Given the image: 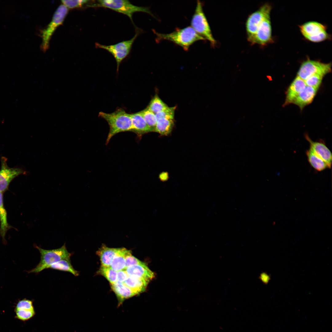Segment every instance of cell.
<instances>
[{
	"label": "cell",
	"instance_id": "8fae6325",
	"mask_svg": "<svg viewBox=\"0 0 332 332\" xmlns=\"http://www.w3.org/2000/svg\"><path fill=\"white\" fill-rule=\"evenodd\" d=\"M271 5L268 3H265L249 16L246 25L247 39L249 42L255 35L266 14L271 12Z\"/></svg>",
	"mask_w": 332,
	"mask_h": 332
},
{
	"label": "cell",
	"instance_id": "7a4b0ae2",
	"mask_svg": "<svg viewBox=\"0 0 332 332\" xmlns=\"http://www.w3.org/2000/svg\"><path fill=\"white\" fill-rule=\"evenodd\" d=\"M99 116L105 120L109 126V131L106 142V144L117 133L132 131L131 114L126 113L123 109H118L111 113L101 112L99 113Z\"/></svg>",
	"mask_w": 332,
	"mask_h": 332
},
{
	"label": "cell",
	"instance_id": "9a60e30c",
	"mask_svg": "<svg viewBox=\"0 0 332 332\" xmlns=\"http://www.w3.org/2000/svg\"><path fill=\"white\" fill-rule=\"evenodd\" d=\"M318 90L306 85L304 89L295 98L292 104L298 106L302 110L305 106L312 102Z\"/></svg>",
	"mask_w": 332,
	"mask_h": 332
},
{
	"label": "cell",
	"instance_id": "2e32d148",
	"mask_svg": "<svg viewBox=\"0 0 332 332\" xmlns=\"http://www.w3.org/2000/svg\"><path fill=\"white\" fill-rule=\"evenodd\" d=\"M129 276L142 278L149 281L155 277L154 273L146 265H138L129 267L125 269Z\"/></svg>",
	"mask_w": 332,
	"mask_h": 332
},
{
	"label": "cell",
	"instance_id": "d6986e66",
	"mask_svg": "<svg viewBox=\"0 0 332 332\" xmlns=\"http://www.w3.org/2000/svg\"><path fill=\"white\" fill-rule=\"evenodd\" d=\"M131 253V251L125 248H118L111 263L110 267L116 271L125 270L126 268V257Z\"/></svg>",
	"mask_w": 332,
	"mask_h": 332
},
{
	"label": "cell",
	"instance_id": "4fadbf2b",
	"mask_svg": "<svg viewBox=\"0 0 332 332\" xmlns=\"http://www.w3.org/2000/svg\"><path fill=\"white\" fill-rule=\"evenodd\" d=\"M305 137L310 144V148L326 163L328 168H330L332 164V153L325 143L322 141H313L307 134H305Z\"/></svg>",
	"mask_w": 332,
	"mask_h": 332
},
{
	"label": "cell",
	"instance_id": "d6a6232c",
	"mask_svg": "<svg viewBox=\"0 0 332 332\" xmlns=\"http://www.w3.org/2000/svg\"><path fill=\"white\" fill-rule=\"evenodd\" d=\"M15 309L27 310H34V308L32 301L23 299L19 301L17 303Z\"/></svg>",
	"mask_w": 332,
	"mask_h": 332
},
{
	"label": "cell",
	"instance_id": "484cf974",
	"mask_svg": "<svg viewBox=\"0 0 332 332\" xmlns=\"http://www.w3.org/2000/svg\"><path fill=\"white\" fill-rule=\"evenodd\" d=\"M157 94L152 99L147 108L150 111L156 114L168 107Z\"/></svg>",
	"mask_w": 332,
	"mask_h": 332
},
{
	"label": "cell",
	"instance_id": "8992f818",
	"mask_svg": "<svg viewBox=\"0 0 332 332\" xmlns=\"http://www.w3.org/2000/svg\"><path fill=\"white\" fill-rule=\"evenodd\" d=\"M136 30L134 36L129 40L110 45H103L98 43H96L97 48L107 50L114 57L117 63V71H118L121 62L129 54L133 44L140 32L139 29Z\"/></svg>",
	"mask_w": 332,
	"mask_h": 332
},
{
	"label": "cell",
	"instance_id": "7402d4cb",
	"mask_svg": "<svg viewBox=\"0 0 332 332\" xmlns=\"http://www.w3.org/2000/svg\"><path fill=\"white\" fill-rule=\"evenodd\" d=\"M11 227H12L7 221V213L4 205L3 193L0 192V235L3 241L5 242L6 233Z\"/></svg>",
	"mask_w": 332,
	"mask_h": 332
},
{
	"label": "cell",
	"instance_id": "ba28073f",
	"mask_svg": "<svg viewBox=\"0 0 332 332\" xmlns=\"http://www.w3.org/2000/svg\"><path fill=\"white\" fill-rule=\"evenodd\" d=\"M300 31L307 40L314 42H319L330 39L326 27L322 23L310 21L299 26Z\"/></svg>",
	"mask_w": 332,
	"mask_h": 332
},
{
	"label": "cell",
	"instance_id": "9c48e42d",
	"mask_svg": "<svg viewBox=\"0 0 332 332\" xmlns=\"http://www.w3.org/2000/svg\"><path fill=\"white\" fill-rule=\"evenodd\" d=\"M68 8L62 4L59 6L55 12L51 22L42 31V50L45 51L48 49L51 37L57 27L63 22L68 12Z\"/></svg>",
	"mask_w": 332,
	"mask_h": 332
},
{
	"label": "cell",
	"instance_id": "836d02e7",
	"mask_svg": "<svg viewBox=\"0 0 332 332\" xmlns=\"http://www.w3.org/2000/svg\"><path fill=\"white\" fill-rule=\"evenodd\" d=\"M126 268L133 265H142L145 263L140 261L137 258L132 255V253L127 255L125 258Z\"/></svg>",
	"mask_w": 332,
	"mask_h": 332
},
{
	"label": "cell",
	"instance_id": "3957f363",
	"mask_svg": "<svg viewBox=\"0 0 332 332\" xmlns=\"http://www.w3.org/2000/svg\"><path fill=\"white\" fill-rule=\"evenodd\" d=\"M90 6L107 8L122 14L128 17L133 23L132 15L136 12H143L154 16L148 7L135 5L126 0H97Z\"/></svg>",
	"mask_w": 332,
	"mask_h": 332
},
{
	"label": "cell",
	"instance_id": "30bf717a",
	"mask_svg": "<svg viewBox=\"0 0 332 332\" xmlns=\"http://www.w3.org/2000/svg\"><path fill=\"white\" fill-rule=\"evenodd\" d=\"M1 166L0 170V192L2 193L7 191L11 182L21 174H26V172L21 168H10L7 164V158L1 157Z\"/></svg>",
	"mask_w": 332,
	"mask_h": 332
},
{
	"label": "cell",
	"instance_id": "6da1fadb",
	"mask_svg": "<svg viewBox=\"0 0 332 332\" xmlns=\"http://www.w3.org/2000/svg\"><path fill=\"white\" fill-rule=\"evenodd\" d=\"M153 31L156 36L157 42L162 40H168L181 47L185 51L188 50L190 46L196 42L205 40L191 26L182 29L177 28L169 34L159 33L154 30Z\"/></svg>",
	"mask_w": 332,
	"mask_h": 332
},
{
	"label": "cell",
	"instance_id": "f546056e",
	"mask_svg": "<svg viewBox=\"0 0 332 332\" xmlns=\"http://www.w3.org/2000/svg\"><path fill=\"white\" fill-rule=\"evenodd\" d=\"M176 107H169L155 114L158 120L161 119L173 120Z\"/></svg>",
	"mask_w": 332,
	"mask_h": 332
},
{
	"label": "cell",
	"instance_id": "52a82bcc",
	"mask_svg": "<svg viewBox=\"0 0 332 332\" xmlns=\"http://www.w3.org/2000/svg\"><path fill=\"white\" fill-rule=\"evenodd\" d=\"M331 63H326L308 58L301 65L297 76L304 81L314 74L324 77L331 72Z\"/></svg>",
	"mask_w": 332,
	"mask_h": 332
},
{
	"label": "cell",
	"instance_id": "277c9868",
	"mask_svg": "<svg viewBox=\"0 0 332 332\" xmlns=\"http://www.w3.org/2000/svg\"><path fill=\"white\" fill-rule=\"evenodd\" d=\"M41 254V260L36 267L29 273H38L49 268L53 264L64 259H70L71 254L67 249L65 244L60 248L52 250H45L36 246Z\"/></svg>",
	"mask_w": 332,
	"mask_h": 332
},
{
	"label": "cell",
	"instance_id": "4dcf8cb0",
	"mask_svg": "<svg viewBox=\"0 0 332 332\" xmlns=\"http://www.w3.org/2000/svg\"><path fill=\"white\" fill-rule=\"evenodd\" d=\"M323 77L318 74H314L310 77L304 81L307 86L318 89Z\"/></svg>",
	"mask_w": 332,
	"mask_h": 332
},
{
	"label": "cell",
	"instance_id": "7c38bea8",
	"mask_svg": "<svg viewBox=\"0 0 332 332\" xmlns=\"http://www.w3.org/2000/svg\"><path fill=\"white\" fill-rule=\"evenodd\" d=\"M271 12L265 15L259 25L255 35L249 41L252 44L265 45L272 42Z\"/></svg>",
	"mask_w": 332,
	"mask_h": 332
},
{
	"label": "cell",
	"instance_id": "44dd1931",
	"mask_svg": "<svg viewBox=\"0 0 332 332\" xmlns=\"http://www.w3.org/2000/svg\"><path fill=\"white\" fill-rule=\"evenodd\" d=\"M118 249V248H110L103 244L96 252L100 257L101 266L110 267Z\"/></svg>",
	"mask_w": 332,
	"mask_h": 332
},
{
	"label": "cell",
	"instance_id": "cb8c5ba5",
	"mask_svg": "<svg viewBox=\"0 0 332 332\" xmlns=\"http://www.w3.org/2000/svg\"><path fill=\"white\" fill-rule=\"evenodd\" d=\"M174 125L173 120L161 119L157 120L155 132L167 135L171 132Z\"/></svg>",
	"mask_w": 332,
	"mask_h": 332
},
{
	"label": "cell",
	"instance_id": "d4e9b609",
	"mask_svg": "<svg viewBox=\"0 0 332 332\" xmlns=\"http://www.w3.org/2000/svg\"><path fill=\"white\" fill-rule=\"evenodd\" d=\"M49 268L68 272L75 276H78L79 275V272L75 270L73 267L70 259H64L61 260L51 265Z\"/></svg>",
	"mask_w": 332,
	"mask_h": 332
},
{
	"label": "cell",
	"instance_id": "f1b7e54d",
	"mask_svg": "<svg viewBox=\"0 0 332 332\" xmlns=\"http://www.w3.org/2000/svg\"><path fill=\"white\" fill-rule=\"evenodd\" d=\"M16 317L23 321L28 320L33 317L35 314L34 310L15 309Z\"/></svg>",
	"mask_w": 332,
	"mask_h": 332
},
{
	"label": "cell",
	"instance_id": "4316f807",
	"mask_svg": "<svg viewBox=\"0 0 332 332\" xmlns=\"http://www.w3.org/2000/svg\"><path fill=\"white\" fill-rule=\"evenodd\" d=\"M140 112L152 132L155 131L157 122L155 114L147 108Z\"/></svg>",
	"mask_w": 332,
	"mask_h": 332
},
{
	"label": "cell",
	"instance_id": "ffe728a7",
	"mask_svg": "<svg viewBox=\"0 0 332 332\" xmlns=\"http://www.w3.org/2000/svg\"><path fill=\"white\" fill-rule=\"evenodd\" d=\"M149 282L142 278L129 276L123 283L139 294L145 290Z\"/></svg>",
	"mask_w": 332,
	"mask_h": 332
},
{
	"label": "cell",
	"instance_id": "5b68a950",
	"mask_svg": "<svg viewBox=\"0 0 332 332\" xmlns=\"http://www.w3.org/2000/svg\"><path fill=\"white\" fill-rule=\"evenodd\" d=\"M191 26L200 35L208 40L212 46L216 44L211 29L203 11L202 3L198 0L191 22Z\"/></svg>",
	"mask_w": 332,
	"mask_h": 332
},
{
	"label": "cell",
	"instance_id": "603a6c76",
	"mask_svg": "<svg viewBox=\"0 0 332 332\" xmlns=\"http://www.w3.org/2000/svg\"><path fill=\"white\" fill-rule=\"evenodd\" d=\"M306 154L310 165L315 170L321 172L328 168L326 163L310 148L306 151Z\"/></svg>",
	"mask_w": 332,
	"mask_h": 332
},
{
	"label": "cell",
	"instance_id": "e575fe53",
	"mask_svg": "<svg viewBox=\"0 0 332 332\" xmlns=\"http://www.w3.org/2000/svg\"><path fill=\"white\" fill-rule=\"evenodd\" d=\"M129 276L125 270L117 271V281L123 283Z\"/></svg>",
	"mask_w": 332,
	"mask_h": 332
},
{
	"label": "cell",
	"instance_id": "e0dca14e",
	"mask_svg": "<svg viewBox=\"0 0 332 332\" xmlns=\"http://www.w3.org/2000/svg\"><path fill=\"white\" fill-rule=\"evenodd\" d=\"M110 285L112 289L117 297L118 306L120 305L126 299L138 294L136 292L125 286L122 283L117 281L115 283Z\"/></svg>",
	"mask_w": 332,
	"mask_h": 332
},
{
	"label": "cell",
	"instance_id": "ac0fdd59",
	"mask_svg": "<svg viewBox=\"0 0 332 332\" xmlns=\"http://www.w3.org/2000/svg\"><path fill=\"white\" fill-rule=\"evenodd\" d=\"M132 131L138 136L152 132L140 112L131 114Z\"/></svg>",
	"mask_w": 332,
	"mask_h": 332
},
{
	"label": "cell",
	"instance_id": "83f0119b",
	"mask_svg": "<svg viewBox=\"0 0 332 332\" xmlns=\"http://www.w3.org/2000/svg\"><path fill=\"white\" fill-rule=\"evenodd\" d=\"M98 273L103 276L109 282L113 284L117 281V271L113 269L110 267L101 266Z\"/></svg>",
	"mask_w": 332,
	"mask_h": 332
},
{
	"label": "cell",
	"instance_id": "1f68e13d",
	"mask_svg": "<svg viewBox=\"0 0 332 332\" xmlns=\"http://www.w3.org/2000/svg\"><path fill=\"white\" fill-rule=\"evenodd\" d=\"M89 1L88 0H62L63 4L67 8L70 9L81 7L84 5H87Z\"/></svg>",
	"mask_w": 332,
	"mask_h": 332
},
{
	"label": "cell",
	"instance_id": "d590c367",
	"mask_svg": "<svg viewBox=\"0 0 332 332\" xmlns=\"http://www.w3.org/2000/svg\"><path fill=\"white\" fill-rule=\"evenodd\" d=\"M165 174V173H162V174L160 175V178L162 177V180H165L167 178V174Z\"/></svg>",
	"mask_w": 332,
	"mask_h": 332
},
{
	"label": "cell",
	"instance_id": "5bb4252c",
	"mask_svg": "<svg viewBox=\"0 0 332 332\" xmlns=\"http://www.w3.org/2000/svg\"><path fill=\"white\" fill-rule=\"evenodd\" d=\"M306 86L305 81L297 76L287 89L283 106L292 103L295 98L304 89Z\"/></svg>",
	"mask_w": 332,
	"mask_h": 332
}]
</instances>
